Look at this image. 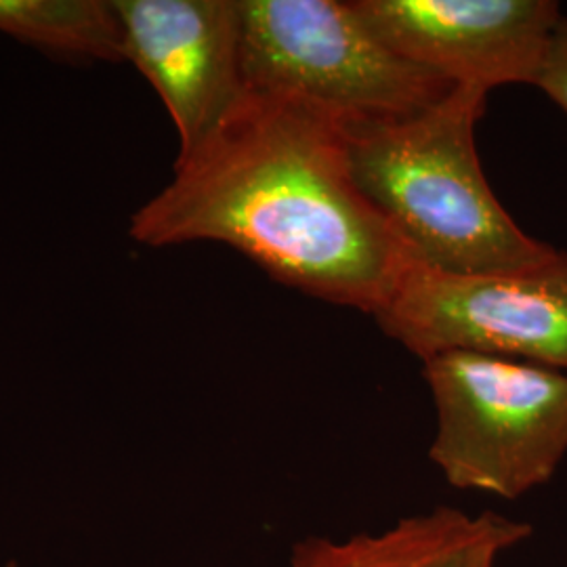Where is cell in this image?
<instances>
[{"label":"cell","mask_w":567,"mask_h":567,"mask_svg":"<svg viewBox=\"0 0 567 567\" xmlns=\"http://www.w3.org/2000/svg\"><path fill=\"white\" fill-rule=\"evenodd\" d=\"M145 246L219 243L274 280L379 316L419 265L349 171L343 122L244 89L175 177L133 215Z\"/></svg>","instance_id":"obj_1"},{"label":"cell","mask_w":567,"mask_h":567,"mask_svg":"<svg viewBox=\"0 0 567 567\" xmlns=\"http://www.w3.org/2000/svg\"><path fill=\"white\" fill-rule=\"evenodd\" d=\"M486 100L484 89L456 84L419 114L344 124L358 189L435 271H505L555 250L527 236L487 183L475 147Z\"/></svg>","instance_id":"obj_2"},{"label":"cell","mask_w":567,"mask_h":567,"mask_svg":"<svg viewBox=\"0 0 567 567\" xmlns=\"http://www.w3.org/2000/svg\"><path fill=\"white\" fill-rule=\"evenodd\" d=\"M435 405L429 458L447 486L517 501L567 456V372L477 351L423 360Z\"/></svg>","instance_id":"obj_3"},{"label":"cell","mask_w":567,"mask_h":567,"mask_svg":"<svg viewBox=\"0 0 567 567\" xmlns=\"http://www.w3.org/2000/svg\"><path fill=\"white\" fill-rule=\"evenodd\" d=\"M244 89L343 124L419 114L456 86L389 49L337 0H240Z\"/></svg>","instance_id":"obj_4"},{"label":"cell","mask_w":567,"mask_h":567,"mask_svg":"<svg viewBox=\"0 0 567 567\" xmlns=\"http://www.w3.org/2000/svg\"><path fill=\"white\" fill-rule=\"evenodd\" d=\"M374 318L421 362L463 349L567 372V252L489 274L419 264Z\"/></svg>","instance_id":"obj_5"},{"label":"cell","mask_w":567,"mask_h":567,"mask_svg":"<svg viewBox=\"0 0 567 567\" xmlns=\"http://www.w3.org/2000/svg\"><path fill=\"white\" fill-rule=\"evenodd\" d=\"M365 25L404 60L489 93L534 84L564 20L553 0H353Z\"/></svg>","instance_id":"obj_6"},{"label":"cell","mask_w":567,"mask_h":567,"mask_svg":"<svg viewBox=\"0 0 567 567\" xmlns=\"http://www.w3.org/2000/svg\"><path fill=\"white\" fill-rule=\"evenodd\" d=\"M131 61L161 95L179 156L219 126L244 95L240 0H116Z\"/></svg>","instance_id":"obj_7"},{"label":"cell","mask_w":567,"mask_h":567,"mask_svg":"<svg viewBox=\"0 0 567 567\" xmlns=\"http://www.w3.org/2000/svg\"><path fill=\"white\" fill-rule=\"evenodd\" d=\"M532 532L526 522L498 513L437 507L405 515L379 532L307 538L295 545L286 567H477L503 559Z\"/></svg>","instance_id":"obj_8"},{"label":"cell","mask_w":567,"mask_h":567,"mask_svg":"<svg viewBox=\"0 0 567 567\" xmlns=\"http://www.w3.org/2000/svg\"><path fill=\"white\" fill-rule=\"evenodd\" d=\"M0 32L65 60L124 61L114 2L0 0Z\"/></svg>","instance_id":"obj_9"},{"label":"cell","mask_w":567,"mask_h":567,"mask_svg":"<svg viewBox=\"0 0 567 567\" xmlns=\"http://www.w3.org/2000/svg\"><path fill=\"white\" fill-rule=\"evenodd\" d=\"M547 97L557 103L567 114V20L559 21L550 44L547 58L534 82Z\"/></svg>","instance_id":"obj_10"},{"label":"cell","mask_w":567,"mask_h":567,"mask_svg":"<svg viewBox=\"0 0 567 567\" xmlns=\"http://www.w3.org/2000/svg\"><path fill=\"white\" fill-rule=\"evenodd\" d=\"M498 561H501V559H487V561L480 564L477 567H498Z\"/></svg>","instance_id":"obj_11"},{"label":"cell","mask_w":567,"mask_h":567,"mask_svg":"<svg viewBox=\"0 0 567 567\" xmlns=\"http://www.w3.org/2000/svg\"><path fill=\"white\" fill-rule=\"evenodd\" d=\"M2 567H18V566H16V564H7V566H2Z\"/></svg>","instance_id":"obj_12"}]
</instances>
